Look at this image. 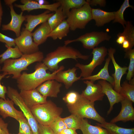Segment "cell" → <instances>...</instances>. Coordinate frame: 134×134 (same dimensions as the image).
I'll return each instance as SVG.
<instances>
[{"instance_id":"20","label":"cell","mask_w":134,"mask_h":134,"mask_svg":"<svg viewBox=\"0 0 134 134\" xmlns=\"http://www.w3.org/2000/svg\"><path fill=\"white\" fill-rule=\"evenodd\" d=\"M108 54L111 58L115 68V72L112 74L115 82L114 90L119 93L121 86L120 82L122 76L126 73L128 67L120 66L116 62L114 56L116 52L115 48L110 47L108 49Z\"/></svg>"},{"instance_id":"5","label":"cell","mask_w":134,"mask_h":134,"mask_svg":"<svg viewBox=\"0 0 134 134\" xmlns=\"http://www.w3.org/2000/svg\"><path fill=\"white\" fill-rule=\"evenodd\" d=\"M69 111L80 118L92 119L103 124L105 119L101 116L94 107V102L90 101L82 97L81 95L77 101L74 104L67 105Z\"/></svg>"},{"instance_id":"19","label":"cell","mask_w":134,"mask_h":134,"mask_svg":"<svg viewBox=\"0 0 134 134\" xmlns=\"http://www.w3.org/2000/svg\"><path fill=\"white\" fill-rule=\"evenodd\" d=\"M62 86L61 83L55 79L49 80L42 83L36 89L44 97L57 98Z\"/></svg>"},{"instance_id":"48","label":"cell","mask_w":134,"mask_h":134,"mask_svg":"<svg viewBox=\"0 0 134 134\" xmlns=\"http://www.w3.org/2000/svg\"><path fill=\"white\" fill-rule=\"evenodd\" d=\"M63 134V133H61V134Z\"/></svg>"},{"instance_id":"50","label":"cell","mask_w":134,"mask_h":134,"mask_svg":"<svg viewBox=\"0 0 134 134\" xmlns=\"http://www.w3.org/2000/svg\"></svg>"},{"instance_id":"29","label":"cell","mask_w":134,"mask_h":134,"mask_svg":"<svg viewBox=\"0 0 134 134\" xmlns=\"http://www.w3.org/2000/svg\"><path fill=\"white\" fill-rule=\"evenodd\" d=\"M69 30V26L66 20H65L51 31L48 35V37H51L54 40L58 39H62L67 36Z\"/></svg>"},{"instance_id":"9","label":"cell","mask_w":134,"mask_h":134,"mask_svg":"<svg viewBox=\"0 0 134 134\" xmlns=\"http://www.w3.org/2000/svg\"><path fill=\"white\" fill-rule=\"evenodd\" d=\"M6 94L9 99L12 100L23 112L31 128L33 134H38V123L33 115L30 109L24 103L18 91L8 86Z\"/></svg>"},{"instance_id":"23","label":"cell","mask_w":134,"mask_h":134,"mask_svg":"<svg viewBox=\"0 0 134 134\" xmlns=\"http://www.w3.org/2000/svg\"><path fill=\"white\" fill-rule=\"evenodd\" d=\"M111 60L110 57L108 56L105 60V63L103 67L97 74L91 75L85 78H82V80H91L94 82L97 80L101 79L107 81L110 83L113 87L115 84L114 80L112 76L109 74L108 67Z\"/></svg>"},{"instance_id":"11","label":"cell","mask_w":134,"mask_h":134,"mask_svg":"<svg viewBox=\"0 0 134 134\" xmlns=\"http://www.w3.org/2000/svg\"><path fill=\"white\" fill-rule=\"evenodd\" d=\"M83 82L87 86L81 94L82 97L93 102L103 100L105 94L100 84L98 83L95 84L94 82L90 80H85Z\"/></svg>"},{"instance_id":"18","label":"cell","mask_w":134,"mask_h":134,"mask_svg":"<svg viewBox=\"0 0 134 134\" xmlns=\"http://www.w3.org/2000/svg\"><path fill=\"white\" fill-rule=\"evenodd\" d=\"M23 4H15L14 6L20 8L22 11H27L29 12L32 10L37 9H45L50 11H55L60 6L58 2L51 4L41 5L35 0H21Z\"/></svg>"},{"instance_id":"15","label":"cell","mask_w":134,"mask_h":134,"mask_svg":"<svg viewBox=\"0 0 134 134\" xmlns=\"http://www.w3.org/2000/svg\"><path fill=\"white\" fill-rule=\"evenodd\" d=\"M121 102V108L120 112L116 117L112 119L110 122L115 123L122 121L126 122L134 120V108L133 105V102L124 99Z\"/></svg>"},{"instance_id":"40","label":"cell","mask_w":134,"mask_h":134,"mask_svg":"<svg viewBox=\"0 0 134 134\" xmlns=\"http://www.w3.org/2000/svg\"><path fill=\"white\" fill-rule=\"evenodd\" d=\"M1 68L0 67V98L5 99V95L6 94L7 88L1 84V80L7 74L6 73H0Z\"/></svg>"},{"instance_id":"37","label":"cell","mask_w":134,"mask_h":134,"mask_svg":"<svg viewBox=\"0 0 134 134\" xmlns=\"http://www.w3.org/2000/svg\"><path fill=\"white\" fill-rule=\"evenodd\" d=\"M81 94L78 92L72 91L67 93L63 98V100L67 105H71L75 104L78 100Z\"/></svg>"},{"instance_id":"31","label":"cell","mask_w":134,"mask_h":134,"mask_svg":"<svg viewBox=\"0 0 134 134\" xmlns=\"http://www.w3.org/2000/svg\"><path fill=\"white\" fill-rule=\"evenodd\" d=\"M6 50L0 55V64H2L7 60L17 59L21 57L23 53L16 45L14 47H10L5 45Z\"/></svg>"},{"instance_id":"17","label":"cell","mask_w":134,"mask_h":134,"mask_svg":"<svg viewBox=\"0 0 134 134\" xmlns=\"http://www.w3.org/2000/svg\"><path fill=\"white\" fill-rule=\"evenodd\" d=\"M98 83L101 86L102 92L107 96L110 103V107L107 112L108 115L112 110L114 104L120 102L124 98L115 91L111 84L107 81L101 80L99 81Z\"/></svg>"},{"instance_id":"28","label":"cell","mask_w":134,"mask_h":134,"mask_svg":"<svg viewBox=\"0 0 134 134\" xmlns=\"http://www.w3.org/2000/svg\"><path fill=\"white\" fill-rule=\"evenodd\" d=\"M62 7L63 14L67 18L70 9L78 8L82 6L87 2L85 0H58Z\"/></svg>"},{"instance_id":"47","label":"cell","mask_w":134,"mask_h":134,"mask_svg":"<svg viewBox=\"0 0 134 134\" xmlns=\"http://www.w3.org/2000/svg\"><path fill=\"white\" fill-rule=\"evenodd\" d=\"M38 3L41 5H45L49 4V2L45 0H36Z\"/></svg>"},{"instance_id":"21","label":"cell","mask_w":134,"mask_h":134,"mask_svg":"<svg viewBox=\"0 0 134 134\" xmlns=\"http://www.w3.org/2000/svg\"><path fill=\"white\" fill-rule=\"evenodd\" d=\"M50 12V11L47 10L38 15L25 16L27 23L24 25L25 29L32 32L38 25L47 21L49 18L54 13Z\"/></svg>"},{"instance_id":"7","label":"cell","mask_w":134,"mask_h":134,"mask_svg":"<svg viewBox=\"0 0 134 134\" xmlns=\"http://www.w3.org/2000/svg\"><path fill=\"white\" fill-rule=\"evenodd\" d=\"M111 38L107 33L103 32L94 31L86 33L78 38L72 40L65 41L64 44L67 45L71 43L80 42L84 48L93 49L102 42L109 41Z\"/></svg>"},{"instance_id":"25","label":"cell","mask_w":134,"mask_h":134,"mask_svg":"<svg viewBox=\"0 0 134 134\" xmlns=\"http://www.w3.org/2000/svg\"><path fill=\"white\" fill-rule=\"evenodd\" d=\"M117 36L116 42L119 44L122 45L124 41H127L133 47L134 45V27L130 22H127L123 31L119 33Z\"/></svg>"},{"instance_id":"41","label":"cell","mask_w":134,"mask_h":134,"mask_svg":"<svg viewBox=\"0 0 134 134\" xmlns=\"http://www.w3.org/2000/svg\"><path fill=\"white\" fill-rule=\"evenodd\" d=\"M38 134H55L49 126L38 124Z\"/></svg>"},{"instance_id":"39","label":"cell","mask_w":134,"mask_h":134,"mask_svg":"<svg viewBox=\"0 0 134 134\" xmlns=\"http://www.w3.org/2000/svg\"><path fill=\"white\" fill-rule=\"evenodd\" d=\"M0 42L5 44V45L10 47L16 46L15 39L4 34L0 32Z\"/></svg>"},{"instance_id":"14","label":"cell","mask_w":134,"mask_h":134,"mask_svg":"<svg viewBox=\"0 0 134 134\" xmlns=\"http://www.w3.org/2000/svg\"><path fill=\"white\" fill-rule=\"evenodd\" d=\"M19 94L26 106L31 109L37 105L47 101V97L41 95L36 89L29 90H20Z\"/></svg>"},{"instance_id":"38","label":"cell","mask_w":134,"mask_h":134,"mask_svg":"<svg viewBox=\"0 0 134 134\" xmlns=\"http://www.w3.org/2000/svg\"><path fill=\"white\" fill-rule=\"evenodd\" d=\"M17 121L19 124V133L21 134H33L31 128L26 118H20Z\"/></svg>"},{"instance_id":"32","label":"cell","mask_w":134,"mask_h":134,"mask_svg":"<svg viewBox=\"0 0 134 134\" xmlns=\"http://www.w3.org/2000/svg\"><path fill=\"white\" fill-rule=\"evenodd\" d=\"M119 93L124 99L134 102V84L128 83L127 80L122 84Z\"/></svg>"},{"instance_id":"4","label":"cell","mask_w":134,"mask_h":134,"mask_svg":"<svg viewBox=\"0 0 134 134\" xmlns=\"http://www.w3.org/2000/svg\"><path fill=\"white\" fill-rule=\"evenodd\" d=\"M30 109L39 124L47 126L60 116L63 111L62 108L57 106L51 100L34 106Z\"/></svg>"},{"instance_id":"8","label":"cell","mask_w":134,"mask_h":134,"mask_svg":"<svg viewBox=\"0 0 134 134\" xmlns=\"http://www.w3.org/2000/svg\"><path fill=\"white\" fill-rule=\"evenodd\" d=\"M108 49L104 46L96 47L93 49L91 53L93 56L92 61L88 64L84 65L77 63L75 67L80 69L81 71L80 76L82 78L89 76L95 68L101 65L108 54Z\"/></svg>"},{"instance_id":"30","label":"cell","mask_w":134,"mask_h":134,"mask_svg":"<svg viewBox=\"0 0 134 134\" xmlns=\"http://www.w3.org/2000/svg\"><path fill=\"white\" fill-rule=\"evenodd\" d=\"M128 7L133 9L134 7L130 4L129 0H125L119 9L115 11L114 18L113 23H118L121 24L124 28L126 25L127 22L125 20L124 16V11Z\"/></svg>"},{"instance_id":"1","label":"cell","mask_w":134,"mask_h":134,"mask_svg":"<svg viewBox=\"0 0 134 134\" xmlns=\"http://www.w3.org/2000/svg\"><path fill=\"white\" fill-rule=\"evenodd\" d=\"M64 68L63 66H61L58 70L50 73L47 72L48 68L42 62H38L34 72L29 73L24 72L17 79L18 87L20 90L36 89L46 81L54 79L57 73Z\"/></svg>"},{"instance_id":"2","label":"cell","mask_w":134,"mask_h":134,"mask_svg":"<svg viewBox=\"0 0 134 134\" xmlns=\"http://www.w3.org/2000/svg\"><path fill=\"white\" fill-rule=\"evenodd\" d=\"M44 58L43 53L40 51L31 54H23L18 58L5 61L1 71L7 75H12V78L17 79L22 71L28 70L29 66L35 62H41Z\"/></svg>"},{"instance_id":"12","label":"cell","mask_w":134,"mask_h":134,"mask_svg":"<svg viewBox=\"0 0 134 134\" xmlns=\"http://www.w3.org/2000/svg\"><path fill=\"white\" fill-rule=\"evenodd\" d=\"M9 7L11 20L8 24L2 25L1 29L3 31L9 30L14 32L17 37L20 35L21 26L26 20V17L23 15L22 11L19 14H17L14 9L13 5H10Z\"/></svg>"},{"instance_id":"36","label":"cell","mask_w":134,"mask_h":134,"mask_svg":"<svg viewBox=\"0 0 134 134\" xmlns=\"http://www.w3.org/2000/svg\"><path fill=\"white\" fill-rule=\"evenodd\" d=\"M49 126L55 134H60L67 128L60 116L55 119Z\"/></svg>"},{"instance_id":"22","label":"cell","mask_w":134,"mask_h":134,"mask_svg":"<svg viewBox=\"0 0 134 134\" xmlns=\"http://www.w3.org/2000/svg\"><path fill=\"white\" fill-rule=\"evenodd\" d=\"M115 11L107 12L100 8H92L91 13L92 20L95 22V25L101 27L105 24L113 21L114 18Z\"/></svg>"},{"instance_id":"26","label":"cell","mask_w":134,"mask_h":134,"mask_svg":"<svg viewBox=\"0 0 134 134\" xmlns=\"http://www.w3.org/2000/svg\"><path fill=\"white\" fill-rule=\"evenodd\" d=\"M80 129L83 134H110L105 129L98 125L93 126L84 118L81 119Z\"/></svg>"},{"instance_id":"24","label":"cell","mask_w":134,"mask_h":134,"mask_svg":"<svg viewBox=\"0 0 134 134\" xmlns=\"http://www.w3.org/2000/svg\"><path fill=\"white\" fill-rule=\"evenodd\" d=\"M51 31L47 21L42 23L32 33L34 42L38 46L43 43L48 38V35Z\"/></svg>"},{"instance_id":"49","label":"cell","mask_w":134,"mask_h":134,"mask_svg":"<svg viewBox=\"0 0 134 134\" xmlns=\"http://www.w3.org/2000/svg\"><path fill=\"white\" fill-rule=\"evenodd\" d=\"M20 134V133H18V134Z\"/></svg>"},{"instance_id":"6","label":"cell","mask_w":134,"mask_h":134,"mask_svg":"<svg viewBox=\"0 0 134 134\" xmlns=\"http://www.w3.org/2000/svg\"><path fill=\"white\" fill-rule=\"evenodd\" d=\"M91 7L87 2L81 7L71 9L66 20L70 29H83L92 19Z\"/></svg>"},{"instance_id":"44","label":"cell","mask_w":134,"mask_h":134,"mask_svg":"<svg viewBox=\"0 0 134 134\" xmlns=\"http://www.w3.org/2000/svg\"><path fill=\"white\" fill-rule=\"evenodd\" d=\"M76 130L72 128H67L64 130L61 133L64 134H78Z\"/></svg>"},{"instance_id":"16","label":"cell","mask_w":134,"mask_h":134,"mask_svg":"<svg viewBox=\"0 0 134 134\" xmlns=\"http://www.w3.org/2000/svg\"><path fill=\"white\" fill-rule=\"evenodd\" d=\"M77 69L75 67L66 70H60L56 74L54 79L59 83H63L65 88L68 89L74 82L81 79L80 76H77Z\"/></svg>"},{"instance_id":"33","label":"cell","mask_w":134,"mask_h":134,"mask_svg":"<svg viewBox=\"0 0 134 134\" xmlns=\"http://www.w3.org/2000/svg\"><path fill=\"white\" fill-rule=\"evenodd\" d=\"M66 18L62 12V7L60 6L55 11V13L49 17L47 22L51 31L59 25Z\"/></svg>"},{"instance_id":"42","label":"cell","mask_w":134,"mask_h":134,"mask_svg":"<svg viewBox=\"0 0 134 134\" xmlns=\"http://www.w3.org/2000/svg\"><path fill=\"white\" fill-rule=\"evenodd\" d=\"M8 124L0 118V134H10L7 127Z\"/></svg>"},{"instance_id":"27","label":"cell","mask_w":134,"mask_h":134,"mask_svg":"<svg viewBox=\"0 0 134 134\" xmlns=\"http://www.w3.org/2000/svg\"><path fill=\"white\" fill-rule=\"evenodd\" d=\"M96 124L105 129L110 134H134V128H124L118 126L115 123L106 121L103 124L97 123Z\"/></svg>"},{"instance_id":"35","label":"cell","mask_w":134,"mask_h":134,"mask_svg":"<svg viewBox=\"0 0 134 134\" xmlns=\"http://www.w3.org/2000/svg\"><path fill=\"white\" fill-rule=\"evenodd\" d=\"M125 58H128L130 59V63L128 67V71L126 79L130 81L133 77L134 73V49H132L125 51Z\"/></svg>"},{"instance_id":"45","label":"cell","mask_w":134,"mask_h":134,"mask_svg":"<svg viewBox=\"0 0 134 134\" xmlns=\"http://www.w3.org/2000/svg\"><path fill=\"white\" fill-rule=\"evenodd\" d=\"M3 11L1 1L0 0V28L1 27Z\"/></svg>"},{"instance_id":"3","label":"cell","mask_w":134,"mask_h":134,"mask_svg":"<svg viewBox=\"0 0 134 134\" xmlns=\"http://www.w3.org/2000/svg\"><path fill=\"white\" fill-rule=\"evenodd\" d=\"M90 56L82 54L79 51L69 46L64 45L58 47L55 50L48 53L42 62L50 71L53 72L58 70L59 64L64 60L71 59L76 61L78 59H88Z\"/></svg>"},{"instance_id":"34","label":"cell","mask_w":134,"mask_h":134,"mask_svg":"<svg viewBox=\"0 0 134 134\" xmlns=\"http://www.w3.org/2000/svg\"><path fill=\"white\" fill-rule=\"evenodd\" d=\"M81 119L76 116L71 114L68 116L62 118L67 128L76 130L80 129Z\"/></svg>"},{"instance_id":"46","label":"cell","mask_w":134,"mask_h":134,"mask_svg":"<svg viewBox=\"0 0 134 134\" xmlns=\"http://www.w3.org/2000/svg\"><path fill=\"white\" fill-rule=\"evenodd\" d=\"M16 1V0H5L4 1L6 5L9 6L12 5V4Z\"/></svg>"},{"instance_id":"10","label":"cell","mask_w":134,"mask_h":134,"mask_svg":"<svg viewBox=\"0 0 134 134\" xmlns=\"http://www.w3.org/2000/svg\"><path fill=\"white\" fill-rule=\"evenodd\" d=\"M15 41L16 45L23 54H31L39 51L38 46L34 41L32 33L25 28Z\"/></svg>"},{"instance_id":"13","label":"cell","mask_w":134,"mask_h":134,"mask_svg":"<svg viewBox=\"0 0 134 134\" xmlns=\"http://www.w3.org/2000/svg\"><path fill=\"white\" fill-rule=\"evenodd\" d=\"M14 104L13 101L9 98H0V115L4 119L10 117L17 121L20 118H25L21 111L14 107Z\"/></svg>"},{"instance_id":"43","label":"cell","mask_w":134,"mask_h":134,"mask_svg":"<svg viewBox=\"0 0 134 134\" xmlns=\"http://www.w3.org/2000/svg\"><path fill=\"white\" fill-rule=\"evenodd\" d=\"M86 2L90 5H99L101 7H104L106 4L105 0H87Z\"/></svg>"}]
</instances>
